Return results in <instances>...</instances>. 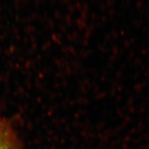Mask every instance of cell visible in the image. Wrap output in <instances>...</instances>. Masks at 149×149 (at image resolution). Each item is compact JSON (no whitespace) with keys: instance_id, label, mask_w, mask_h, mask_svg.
<instances>
[{"instance_id":"cell-1","label":"cell","mask_w":149,"mask_h":149,"mask_svg":"<svg viewBox=\"0 0 149 149\" xmlns=\"http://www.w3.org/2000/svg\"><path fill=\"white\" fill-rule=\"evenodd\" d=\"M0 149H19L16 135L10 123L0 113Z\"/></svg>"}]
</instances>
